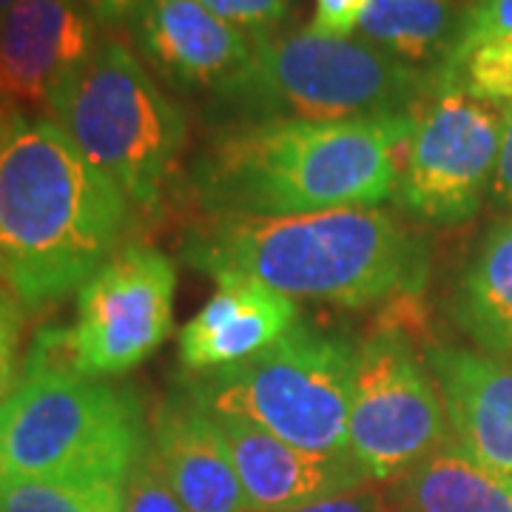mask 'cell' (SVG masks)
<instances>
[{
    "label": "cell",
    "mask_w": 512,
    "mask_h": 512,
    "mask_svg": "<svg viewBox=\"0 0 512 512\" xmlns=\"http://www.w3.org/2000/svg\"><path fill=\"white\" fill-rule=\"evenodd\" d=\"M128 197L52 117L0 109V279L40 308L117 254Z\"/></svg>",
    "instance_id": "cell-1"
},
{
    "label": "cell",
    "mask_w": 512,
    "mask_h": 512,
    "mask_svg": "<svg viewBox=\"0 0 512 512\" xmlns=\"http://www.w3.org/2000/svg\"><path fill=\"white\" fill-rule=\"evenodd\" d=\"M202 274L256 279L291 299L367 308L416 296L430 276L427 239L382 208L299 217H208L183 239Z\"/></svg>",
    "instance_id": "cell-2"
},
{
    "label": "cell",
    "mask_w": 512,
    "mask_h": 512,
    "mask_svg": "<svg viewBox=\"0 0 512 512\" xmlns=\"http://www.w3.org/2000/svg\"><path fill=\"white\" fill-rule=\"evenodd\" d=\"M413 117L265 120L225 131L191 171L208 217H299L333 208H376L402 177Z\"/></svg>",
    "instance_id": "cell-3"
},
{
    "label": "cell",
    "mask_w": 512,
    "mask_h": 512,
    "mask_svg": "<svg viewBox=\"0 0 512 512\" xmlns=\"http://www.w3.org/2000/svg\"><path fill=\"white\" fill-rule=\"evenodd\" d=\"M436 92V72L353 37L296 32L254 37V52L217 103L245 123L413 117Z\"/></svg>",
    "instance_id": "cell-4"
},
{
    "label": "cell",
    "mask_w": 512,
    "mask_h": 512,
    "mask_svg": "<svg viewBox=\"0 0 512 512\" xmlns=\"http://www.w3.org/2000/svg\"><path fill=\"white\" fill-rule=\"evenodd\" d=\"M148 441L134 387L89 379L74 367L26 365L0 402V481L126 484Z\"/></svg>",
    "instance_id": "cell-5"
},
{
    "label": "cell",
    "mask_w": 512,
    "mask_h": 512,
    "mask_svg": "<svg viewBox=\"0 0 512 512\" xmlns=\"http://www.w3.org/2000/svg\"><path fill=\"white\" fill-rule=\"evenodd\" d=\"M49 117L128 202L154 208L185 146L183 111L140 57L103 40L49 97Z\"/></svg>",
    "instance_id": "cell-6"
},
{
    "label": "cell",
    "mask_w": 512,
    "mask_h": 512,
    "mask_svg": "<svg viewBox=\"0 0 512 512\" xmlns=\"http://www.w3.org/2000/svg\"><path fill=\"white\" fill-rule=\"evenodd\" d=\"M356 359L359 348L345 333L296 322L245 365L185 384L211 413L237 416L316 456H350Z\"/></svg>",
    "instance_id": "cell-7"
},
{
    "label": "cell",
    "mask_w": 512,
    "mask_h": 512,
    "mask_svg": "<svg viewBox=\"0 0 512 512\" xmlns=\"http://www.w3.org/2000/svg\"><path fill=\"white\" fill-rule=\"evenodd\" d=\"M348 441L367 481L407 476L453 441L439 384L402 330H379L359 348Z\"/></svg>",
    "instance_id": "cell-8"
},
{
    "label": "cell",
    "mask_w": 512,
    "mask_h": 512,
    "mask_svg": "<svg viewBox=\"0 0 512 512\" xmlns=\"http://www.w3.org/2000/svg\"><path fill=\"white\" fill-rule=\"evenodd\" d=\"M501 131V106L436 83L404 151L396 188L404 211L439 225L470 220L493 188Z\"/></svg>",
    "instance_id": "cell-9"
},
{
    "label": "cell",
    "mask_w": 512,
    "mask_h": 512,
    "mask_svg": "<svg viewBox=\"0 0 512 512\" xmlns=\"http://www.w3.org/2000/svg\"><path fill=\"white\" fill-rule=\"evenodd\" d=\"M174 262L143 242H131L100 265L77 291L69 330L74 370L114 379L143 365L174 328Z\"/></svg>",
    "instance_id": "cell-10"
},
{
    "label": "cell",
    "mask_w": 512,
    "mask_h": 512,
    "mask_svg": "<svg viewBox=\"0 0 512 512\" xmlns=\"http://www.w3.org/2000/svg\"><path fill=\"white\" fill-rule=\"evenodd\" d=\"M94 46V18L77 0H18L0 20V109H46Z\"/></svg>",
    "instance_id": "cell-11"
},
{
    "label": "cell",
    "mask_w": 512,
    "mask_h": 512,
    "mask_svg": "<svg viewBox=\"0 0 512 512\" xmlns=\"http://www.w3.org/2000/svg\"><path fill=\"white\" fill-rule=\"evenodd\" d=\"M146 60L180 89L222 92L248 66L254 40L197 0H146L134 15Z\"/></svg>",
    "instance_id": "cell-12"
},
{
    "label": "cell",
    "mask_w": 512,
    "mask_h": 512,
    "mask_svg": "<svg viewBox=\"0 0 512 512\" xmlns=\"http://www.w3.org/2000/svg\"><path fill=\"white\" fill-rule=\"evenodd\" d=\"M148 439L185 510L251 512L220 424L188 384L174 387L154 410Z\"/></svg>",
    "instance_id": "cell-13"
},
{
    "label": "cell",
    "mask_w": 512,
    "mask_h": 512,
    "mask_svg": "<svg viewBox=\"0 0 512 512\" xmlns=\"http://www.w3.org/2000/svg\"><path fill=\"white\" fill-rule=\"evenodd\" d=\"M299 322L296 302L256 279L222 276L217 291L180 330V365L200 376L245 365Z\"/></svg>",
    "instance_id": "cell-14"
},
{
    "label": "cell",
    "mask_w": 512,
    "mask_h": 512,
    "mask_svg": "<svg viewBox=\"0 0 512 512\" xmlns=\"http://www.w3.org/2000/svg\"><path fill=\"white\" fill-rule=\"evenodd\" d=\"M424 362L439 384L453 441L478 464L512 478V359L430 345Z\"/></svg>",
    "instance_id": "cell-15"
},
{
    "label": "cell",
    "mask_w": 512,
    "mask_h": 512,
    "mask_svg": "<svg viewBox=\"0 0 512 512\" xmlns=\"http://www.w3.org/2000/svg\"><path fill=\"white\" fill-rule=\"evenodd\" d=\"M214 419L231 447L251 512L296 510L319 498L356 490L367 481L350 456H316L299 450L237 416L214 413Z\"/></svg>",
    "instance_id": "cell-16"
},
{
    "label": "cell",
    "mask_w": 512,
    "mask_h": 512,
    "mask_svg": "<svg viewBox=\"0 0 512 512\" xmlns=\"http://www.w3.org/2000/svg\"><path fill=\"white\" fill-rule=\"evenodd\" d=\"M450 313L481 353L512 359V214L481 239L458 276Z\"/></svg>",
    "instance_id": "cell-17"
},
{
    "label": "cell",
    "mask_w": 512,
    "mask_h": 512,
    "mask_svg": "<svg viewBox=\"0 0 512 512\" xmlns=\"http://www.w3.org/2000/svg\"><path fill=\"white\" fill-rule=\"evenodd\" d=\"M436 83L507 109L512 106V0H470Z\"/></svg>",
    "instance_id": "cell-18"
},
{
    "label": "cell",
    "mask_w": 512,
    "mask_h": 512,
    "mask_svg": "<svg viewBox=\"0 0 512 512\" xmlns=\"http://www.w3.org/2000/svg\"><path fill=\"white\" fill-rule=\"evenodd\" d=\"M393 507L396 512H512V478L498 476L450 441L399 478Z\"/></svg>",
    "instance_id": "cell-19"
},
{
    "label": "cell",
    "mask_w": 512,
    "mask_h": 512,
    "mask_svg": "<svg viewBox=\"0 0 512 512\" xmlns=\"http://www.w3.org/2000/svg\"><path fill=\"white\" fill-rule=\"evenodd\" d=\"M461 12L456 0H370L356 32L387 55L436 72L456 43Z\"/></svg>",
    "instance_id": "cell-20"
},
{
    "label": "cell",
    "mask_w": 512,
    "mask_h": 512,
    "mask_svg": "<svg viewBox=\"0 0 512 512\" xmlns=\"http://www.w3.org/2000/svg\"><path fill=\"white\" fill-rule=\"evenodd\" d=\"M0 512H126V484L117 481H0Z\"/></svg>",
    "instance_id": "cell-21"
},
{
    "label": "cell",
    "mask_w": 512,
    "mask_h": 512,
    "mask_svg": "<svg viewBox=\"0 0 512 512\" xmlns=\"http://www.w3.org/2000/svg\"><path fill=\"white\" fill-rule=\"evenodd\" d=\"M126 512H188L165 476L163 461L151 439L146 441L126 481Z\"/></svg>",
    "instance_id": "cell-22"
},
{
    "label": "cell",
    "mask_w": 512,
    "mask_h": 512,
    "mask_svg": "<svg viewBox=\"0 0 512 512\" xmlns=\"http://www.w3.org/2000/svg\"><path fill=\"white\" fill-rule=\"evenodd\" d=\"M214 18L237 26L239 32L268 37L288 15V0H197Z\"/></svg>",
    "instance_id": "cell-23"
},
{
    "label": "cell",
    "mask_w": 512,
    "mask_h": 512,
    "mask_svg": "<svg viewBox=\"0 0 512 512\" xmlns=\"http://www.w3.org/2000/svg\"><path fill=\"white\" fill-rule=\"evenodd\" d=\"M20 336H23V311L12 291L0 288V402L15 390L20 367Z\"/></svg>",
    "instance_id": "cell-24"
},
{
    "label": "cell",
    "mask_w": 512,
    "mask_h": 512,
    "mask_svg": "<svg viewBox=\"0 0 512 512\" xmlns=\"http://www.w3.org/2000/svg\"><path fill=\"white\" fill-rule=\"evenodd\" d=\"M370 0H313L311 32L330 37H350L359 29Z\"/></svg>",
    "instance_id": "cell-25"
},
{
    "label": "cell",
    "mask_w": 512,
    "mask_h": 512,
    "mask_svg": "<svg viewBox=\"0 0 512 512\" xmlns=\"http://www.w3.org/2000/svg\"><path fill=\"white\" fill-rule=\"evenodd\" d=\"M288 512H396V507L379 490L362 484L356 490L330 495V498H319L313 504H305V507H296V510Z\"/></svg>",
    "instance_id": "cell-26"
},
{
    "label": "cell",
    "mask_w": 512,
    "mask_h": 512,
    "mask_svg": "<svg viewBox=\"0 0 512 512\" xmlns=\"http://www.w3.org/2000/svg\"><path fill=\"white\" fill-rule=\"evenodd\" d=\"M498 208L512 214V106L504 109V131H501V151L495 165L493 188H490Z\"/></svg>",
    "instance_id": "cell-27"
},
{
    "label": "cell",
    "mask_w": 512,
    "mask_h": 512,
    "mask_svg": "<svg viewBox=\"0 0 512 512\" xmlns=\"http://www.w3.org/2000/svg\"><path fill=\"white\" fill-rule=\"evenodd\" d=\"M94 20L100 23H114V20H123L128 15H137V9L146 3V0H77Z\"/></svg>",
    "instance_id": "cell-28"
},
{
    "label": "cell",
    "mask_w": 512,
    "mask_h": 512,
    "mask_svg": "<svg viewBox=\"0 0 512 512\" xmlns=\"http://www.w3.org/2000/svg\"><path fill=\"white\" fill-rule=\"evenodd\" d=\"M15 3H18V0H0V20L6 18V12H9V9H12Z\"/></svg>",
    "instance_id": "cell-29"
}]
</instances>
